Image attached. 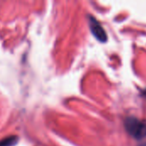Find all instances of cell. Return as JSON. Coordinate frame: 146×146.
I'll use <instances>...</instances> for the list:
<instances>
[{"label": "cell", "instance_id": "obj_1", "mask_svg": "<svg viewBox=\"0 0 146 146\" xmlns=\"http://www.w3.org/2000/svg\"><path fill=\"white\" fill-rule=\"evenodd\" d=\"M127 132L136 139H142L146 137V122L136 118L127 117L124 122Z\"/></svg>", "mask_w": 146, "mask_h": 146}, {"label": "cell", "instance_id": "obj_2", "mask_svg": "<svg viewBox=\"0 0 146 146\" xmlns=\"http://www.w3.org/2000/svg\"><path fill=\"white\" fill-rule=\"evenodd\" d=\"M89 23L91 31L94 37L100 42H105L107 40V34L103 27L101 26V24L92 16H90Z\"/></svg>", "mask_w": 146, "mask_h": 146}, {"label": "cell", "instance_id": "obj_3", "mask_svg": "<svg viewBox=\"0 0 146 146\" xmlns=\"http://www.w3.org/2000/svg\"><path fill=\"white\" fill-rule=\"evenodd\" d=\"M17 141V139L15 137H10L3 139L2 142H0V146H12L15 145V143Z\"/></svg>", "mask_w": 146, "mask_h": 146}, {"label": "cell", "instance_id": "obj_4", "mask_svg": "<svg viewBox=\"0 0 146 146\" xmlns=\"http://www.w3.org/2000/svg\"><path fill=\"white\" fill-rule=\"evenodd\" d=\"M143 97L146 99V89L145 91H143Z\"/></svg>", "mask_w": 146, "mask_h": 146}]
</instances>
